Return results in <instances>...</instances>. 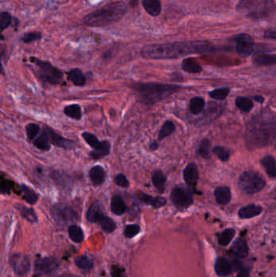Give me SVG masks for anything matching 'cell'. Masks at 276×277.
<instances>
[{"label":"cell","instance_id":"8992f818","mask_svg":"<svg viewBox=\"0 0 276 277\" xmlns=\"http://www.w3.org/2000/svg\"><path fill=\"white\" fill-rule=\"evenodd\" d=\"M240 189L247 194L259 192L266 186V181L259 173L256 171H246L239 179Z\"/></svg>","mask_w":276,"mask_h":277},{"label":"cell","instance_id":"7dc6e473","mask_svg":"<svg viewBox=\"0 0 276 277\" xmlns=\"http://www.w3.org/2000/svg\"><path fill=\"white\" fill-rule=\"evenodd\" d=\"M42 38V34L39 32H31V33H25L22 37V41L24 43H31L35 41L40 40Z\"/></svg>","mask_w":276,"mask_h":277},{"label":"cell","instance_id":"b9f144b4","mask_svg":"<svg viewBox=\"0 0 276 277\" xmlns=\"http://www.w3.org/2000/svg\"><path fill=\"white\" fill-rule=\"evenodd\" d=\"M82 137L85 140V142L87 143V145H89L90 147L92 148V149H97L99 146L100 144L102 141H100L97 139L96 135L93 134H91L89 132H84L82 134Z\"/></svg>","mask_w":276,"mask_h":277},{"label":"cell","instance_id":"d6a6232c","mask_svg":"<svg viewBox=\"0 0 276 277\" xmlns=\"http://www.w3.org/2000/svg\"><path fill=\"white\" fill-rule=\"evenodd\" d=\"M33 145L37 149L44 152H47L51 149L50 141L43 130L41 132L39 136L33 141Z\"/></svg>","mask_w":276,"mask_h":277},{"label":"cell","instance_id":"7a4b0ae2","mask_svg":"<svg viewBox=\"0 0 276 277\" xmlns=\"http://www.w3.org/2000/svg\"><path fill=\"white\" fill-rule=\"evenodd\" d=\"M139 102L152 106L163 101L180 89V86L160 83H135L131 86Z\"/></svg>","mask_w":276,"mask_h":277},{"label":"cell","instance_id":"484cf974","mask_svg":"<svg viewBox=\"0 0 276 277\" xmlns=\"http://www.w3.org/2000/svg\"><path fill=\"white\" fill-rule=\"evenodd\" d=\"M253 62L257 66H271L276 64V55L258 54L253 58Z\"/></svg>","mask_w":276,"mask_h":277},{"label":"cell","instance_id":"e575fe53","mask_svg":"<svg viewBox=\"0 0 276 277\" xmlns=\"http://www.w3.org/2000/svg\"><path fill=\"white\" fill-rule=\"evenodd\" d=\"M205 107V102L203 97H193L190 102V110L192 114H198L203 111Z\"/></svg>","mask_w":276,"mask_h":277},{"label":"cell","instance_id":"ac0fdd59","mask_svg":"<svg viewBox=\"0 0 276 277\" xmlns=\"http://www.w3.org/2000/svg\"><path fill=\"white\" fill-rule=\"evenodd\" d=\"M183 178L187 185L194 186L198 179V167L194 163H191L183 171Z\"/></svg>","mask_w":276,"mask_h":277},{"label":"cell","instance_id":"11a10c76","mask_svg":"<svg viewBox=\"0 0 276 277\" xmlns=\"http://www.w3.org/2000/svg\"><path fill=\"white\" fill-rule=\"evenodd\" d=\"M254 98H255V99L256 100L257 102H260V103H262V102H263V101H264L263 97H259V96H255V97H254Z\"/></svg>","mask_w":276,"mask_h":277},{"label":"cell","instance_id":"1f68e13d","mask_svg":"<svg viewBox=\"0 0 276 277\" xmlns=\"http://www.w3.org/2000/svg\"><path fill=\"white\" fill-rule=\"evenodd\" d=\"M64 114L75 120H81L82 118V110L80 105L73 104L66 106L64 109Z\"/></svg>","mask_w":276,"mask_h":277},{"label":"cell","instance_id":"7c38bea8","mask_svg":"<svg viewBox=\"0 0 276 277\" xmlns=\"http://www.w3.org/2000/svg\"><path fill=\"white\" fill-rule=\"evenodd\" d=\"M255 41L249 34H240L236 38V51L241 57L250 56L254 51Z\"/></svg>","mask_w":276,"mask_h":277},{"label":"cell","instance_id":"d4e9b609","mask_svg":"<svg viewBox=\"0 0 276 277\" xmlns=\"http://www.w3.org/2000/svg\"><path fill=\"white\" fill-rule=\"evenodd\" d=\"M166 181H167V178H166V174L163 173V171L156 170L152 173L151 182L153 183L154 187H156L160 193H163L165 192Z\"/></svg>","mask_w":276,"mask_h":277},{"label":"cell","instance_id":"f35d334b","mask_svg":"<svg viewBox=\"0 0 276 277\" xmlns=\"http://www.w3.org/2000/svg\"><path fill=\"white\" fill-rule=\"evenodd\" d=\"M25 130H26L28 140L33 142L39 136L41 128L38 124L28 123V125L26 126V128H25Z\"/></svg>","mask_w":276,"mask_h":277},{"label":"cell","instance_id":"d6986e66","mask_svg":"<svg viewBox=\"0 0 276 277\" xmlns=\"http://www.w3.org/2000/svg\"><path fill=\"white\" fill-rule=\"evenodd\" d=\"M263 211L261 206H257L255 204H250L247 206L241 208L238 212L239 217L241 219H250L259 215Z\"/></svg>","mask_w":276,"mask_h":277},{"label":"cell","instance_id":"f6af8a7d","mask_svg":"<svg viewBox=\"0 0 276 277\" xmlns=\"http://www.w3.org/2000/svg\"><path fill=\"white\" fill-rule=\"evenodd\" d=\"M213 152L222 161H227L230 157V152L229 150L221 146L214 148Z\"/></svg>","mask_w":276,"mask_h":277},{"label":"cell","instance_id":"f907efd6","mask_svg":"<svg viewBox=\"0 0 276 277\" xmlns=\"http://www.w3.org/2000/svg\"><path fill=\"white\" fill-rule=\"evenodd\" d=\"M111 277H127L126 275L125 271L120 267H116L111 272Z\"/></svg>","mask_w":276,"mask_h":277},{"label":"cell","instance_id":"7402d4cb","mask_svg":"<svg viewBox=\"0 0 276 277\" xmlns=\"http://www.w3.org/2000/svg\"><path fill=\"white\" fill-rule=\"evenodd\" d=\"M15 209L20 212L22 217L24 218L28 222L36 224L38 222V215L36 214L34 209L28 208L21 204H16Z\"/></svg>","mask_w":276,"mask_h":277},{"label":"cell","instance_id":"9a60e30c","mask_svg":"<svg viewBox=\"0 0 276 277\" xmlns=\"http://www.w3.org/2000/svg\"><path fill=\"white\" fill-rule=\"evenodd\" d=\"M105 216L106 214L104 213L102 204H100L99 202H95L91 204L86 215L87 220L89 222L98 223V224L102 221Z\"/></svg>","mask_w":276,"mask_h":277},{"label":"cell","instance_id":"f5cc1de1","mask_svg":"<svg viewBox=\"0 0 276 277\" xmlns=\"http://www.w3.org/2000/svg\"><path fill=\"white\" fill-rule=\"evenodd\" d=\"M250 277V268H243L241 270L238 271V273L236 275V277Z\"/></svg>","mask_w":276,"mask_h":277},{"label":"cell","instance_id":"277c9868","mask_svg":"<svg viewBox=\"0 0 276 277\" xmlns=\"http://www.w3.org/2000/svg\"><path fill=\"white\" fill-rule=\"evenodd\" d=\"M240 13L253 19H260L269 16L276 10L274 0H241L236 5Z\"/></svg>","mask_w":276,"mask_h":277},{"label":"cell","instance_id":"3957f363","mask_svg":"<svg viewBox=\"0 0 276 277\" xmlns=\"http://www.w3.org/2000/svg\"><path fill=\"white\" fill-rule=\"evenodd\" d=\"M127 10V4L123 1L111 2L87 15L84 21L88 26H107L120 21L126 14Z\"/></svg>","mask_w":276,"mask_h":277},{"label":"cell","instance_id":"ab89813d","mask_svg":"<svg viewBox=\"0 0 276 277\" xmlns=\"http://www.w3.org/2000/svg\"><path fill=\"white\" fill-rule=\"evenodd\" d=\"M99 225H101L102 230H103L104 232L106 233V234L113 233V231L116 230V228H117V225H116V223L113 221V219L109 217V216L106 215L102 219V221L99 223Z\"/></svg>","mask_w":276,"mask_h":277},{"label":"cell","instance_id":"6da1fadb","mask_svg":"<svg viewBox=\"0 0 276 277\" xmlns=\"http://www.w3.org/2000/svg\"><path fill=\"white\" fill-rule=\"evenodd\" d=\"M212 50L204 42H178L166 44H151L142 48L141 56L149 60H173Z\"/></svg>","mask_w":276,"mask_h":277},{"label":"cell","instance_id":"2e32d148","mask_svg":"<svg viewBox=\"0 0 276 277\" xmlns=\"http://www.w3.org/2000/svg\"><path fill=\"white\" fill-rule=\"evenodd\" d=\"M248 243L246 239L244 238H238L234 242V244L231 247V252L234 254V256L237 258H244L247 257L249 255Z\"/></svg>","mask_w":276,"mask_h":277},{"label":"cell","instance_id":"f546056e","mask_svg":"<svg viewBox=\"0 0 276 277\" xmlns=\"http://www.w3.org/2000/svg\"><path fill=\"white\" fill-rule=\"evenodd\" d=\"M69 81L76 86H84L86 84V78L81 70L78 68L71 69L67 73Z\"/></svg>","mask_w":276,"mask_h":277},{"label":"cell","instance_id":"f1b7e54d","mask_svg":"<svg viewBox=\"0 0 276 277\" xmlns=\"http://www.w3.org/2000/svg\"><path fill=\"white\" fill-rule=\"evenodd\" d=\"M182 67L183 71L188 73L198 74L203 71V68L200 64L192 58H187L183 60L182 64Z\"/></svg>","mask_w":276,"mask_h":277},{"label":"cell","instance_id":"7bdbcfd3","mask_svg":"<svg viewBox=\"0 0 276 277\" xmlns=\"http://www.w3.org/2000/svg\"><path fill=\"white\" fill-rule=\"evenodd\" d=\"M229 92H230V88L224 87V88H217V89L212 91L210 92V97L213 99L224 100L229 96Z\"/></svg>","mask_w":276,"mask_h":277},{"label":"cell","instance_id":"4316f807","mask_svg":"<svg viewBox=\"0 0 276 277\" xmlns=\"http://www.w3.org/2000/svg\"><path fill=\"white\" fill-rule=\"evenodd\" d=\"M261 164L271 178H276V160L274 156L267 155L261 161Z\"/></svg>","mask_w":276,"mask_h":277},{"label":"cell","instance_id":"4fadbf2b","mask_svg":"<svg viewBox=\"0 0 276 277\" xmlns=\"http://www.w3.org/2000/svg\"><path fill=\"white\" fill-rule=\"evenodd\" d=\"M239 268L238 261L231 263L227 258L219 257L215 263V273L219 277H227L231 275L234 272H237Z\"/></svg>","mask_w":276,"mask_h":277},{"label":"cell","instance_id":"52a82bcc","mask_svg":"<svg viewBox=\"0 0 276 277\" xmlns=\"http://www.w3.org/2000/svg\"><path fill=\"white\" fill-rule=\"evenodd\" d=\"M59 260L54 257H42L34 262V274L38 277L50 276L59 268Z\"/></svg>","mask_w":276,"mask_h":277},{"label":"cell","instance_id":"5b68a950","mask_svg":"<svg viewBox=\"0 0 276 277\" xmlns=\"http://www.w3.org/2000/svg\"><path fill=\"white\" fill-rule=\"evenodd\" d=\"M30 61L37 66L38 76L42 81L54 85L64 83V73L49 62L42 61L35 57H31Z\"/></svg>","mask_w":276,"mask_h":277},{"label":"cell","instance_id":"5bb4252c","mask_svg":"<svg viewBox=\"0 0 276 277\" xmlns=\"http://www.w3.org/2000/svg\"><path fill=\"white\" fill-rule=\"evenodd\" d=\"M137 198L139 201L146 205H150L155 209H160L165 206L167 204V200L164 197H154L150 194H146L143 192H139L137 193Z\"/></svg>","mask_w":276,"mask_h":277},{"label":"cell","instance_id":"bcb514c9","mask_svg":"<svg viewBox=\"0 0 276 277\" xmlns=\"http://www.w3.org/2000/svg\"><path fill=\"white\" fill-rule=\"evenodd\" d=\"M12 21L11 15L7 12H3L0 15V24H1V31L4 30L9 26Z\"/></svg>","mask_w":276,"mask_h":277},{"label":"cell","instance_id":"4dcf8cb0","mask_svg":"<svg viewBox=\"0 0 276 277\" xmlns=\"http://www.w3.org/2000/svg\"><path fill=\"white\" fill-rule=\"evenodd\" d=\"M68 234L71 241L76 243H81L85 239L83 230L78 225H70L68 228Z\"/></svg>","mask_w":276,"mask_h":277},{"label":"cell","instance_id":"ffe728a7","mask_svg":"<svg viewBox=\"0 0 276 277\" xmlns=\"http://www.w3.org/2000/svg\"><path fill=\"white\" fill-rule=\"evenodd\" d=\"M231 190L226 186L218 187L215 190V197L218 204L226 205L231 201Z\"/></svg>","mask_w":276,"mask_h":277},{"label":"cell","instance_id":"60d3db41","mask_svg":"<svg viewBox=\"0 0 276 277\" xmlns=\"http://www.w3.org/2000/svg\"><path fill=\"white\" fill-rule=\"evenodd\" d=\"M211 142L208 140H202L198 146V154L203 158H210L211 156Z\"/></svg>","mask_w":276,"mask_h":277},{"label":"cell","instance_id":"8d00e7d4","mask_svg":"<svg viewBox=\"0 0 276 277\" xmlns=\"http://www.w3.org/2000/svg\"><path fill=\"white\" fill-rule=\"evenodd\" d=\"M75 263L76 267L81 270L89 271L93 267V262L87 256H78L75 258Z\"/></svg>","mask_w":276,"mask_h":277},{"label":"cell","instance_id":"836d02e7","mask_svg":"<svg viewBox=\"0 0 276 277\" xmlns=\"http://www.w3.org/2000/svg\"><path fill=\"white\" fill-rule=\"evenodd\" d=\"M236 231L234 229H227L218 234V242L222 246H227L234 239Z\"/></svg>","mask_w":276,"mask_h":277},{"label":"cell","instance_id":"8fae6325","mask_svg":"<svg viewBox=\"0 0 276 277\" xmlns=\"http://www.w3.org/2000/svg\"><path fill=\"white\" fill-rule=\"evenodd\" d=\"M42 130L45 133L50 144H52L56 147L61 148V149L66 150L72 149L76 147V144L72 140L63 137L61 135L55 132L52 128H49V127H44Z\"/></svg>","mask_w":276,"mask_h":277},{"label":"cell","instance_id":"db71d44e","mask_svg":"<svg viewBox=\"0 0 276 277\" xmlns=\"http://www.w3.org/2000/svg\"><path fill=\"white\" fill-rule=\"evenodd\" d=\"M158 148V143H157V141H156V140H154V141H152V142L149 145V149H150L151 151H156V150H157Z\"/></svg>","mask_w":276,"mask_h":277},{"label":"cell","instance_id":"e0dca14e","mask_svg":"<svg viewBox=\"0 0 276 277\" xmlns=\"http://www.w3.org/2000/svg\"><path fill=\"white\" fill-rule=\"evenodd\" d=\"M89 178L95 186H101L103 184L106 178V172L101 166H95L90 169Z\"/></svg>","mask_w":276,"mask_h":277},{"label":"cell","instance_id":"cb8c5ba5","mask_svg":"<svg viewBox=\"0 0 276 277\" xmlns=\"http://www.w3.org/2000/svg\"><path fill=\"white\" fill-rule=\"evenodd\" d=\"M143 7L151 17H157L161 14V2L160 0H143Z\"/></svg>","mask_w":276,"mask_h":277},{"label":"cell","instance_id":"ba28073f","mask_svg":"<svg viewBox=\"0 0 276 277\" xmlns=\"http://www.w3.org/2000/svg\"><path fill=\"white\" fill-rule=\"evenodd\" d=\"M170 199L177 209H185L193 204V197L188 190L182 187L173 188L170 194Z\"/></svg>","mask_w":276,"mask_h":277},{"label":"cell","instance_id":"816d5d0a","mask_svg":"<svg viewBox=\"0 0 276 277\" xmlns=\"http://www.w3.org/2000/svg\"><path fill=\"white\" fill-rule=\"evenodd\" d=\"M265 38L271 40H276V29H269L265 33Z\"/></svg>","mask_w":276,"mask_h":277},{"label":"cell","instance_id":"44dd1931","mask_svg":"<svg viewBox=\"0 0 276 277\" xmlns=\"http://www.w3.org/2000/svg\"><path fill=\"white\" fill-rule=\"evenodd\" d=\"M110 144L109 141H102L99 146L92 150L90 152L89 156L93 160H100L104 158L105 156H108L110 153Z\"/></svg>","mask_w":276,"mask_h":277},{"label":"cell","instance_id":"681fc988","mask_svg":"<svg viewBox=\"0 0 276 277\" xmlns=\"http://www.w3.org/2000/svg\"><path fill=\"white\" fill-rule=\"evenodd\" d=\"M14 183L2 177L1 178V193L2 194H9L10 191L12 189Z\"/></svg>","mask_w":276,"mask_h":277},{"label":"cell","instance_id":"c3c4849f","mask_svg":"<svg viewBox=\"0 0 276 277\" xmlns=\"http://www.w3.org/2000/svg\"><path fill=\"white\" fill-rule=\"evenodd\" d=\"M113 182L117 186L123 188H127L130 186V182L123 173H118V175H116Z\"/></svg>","mask_w":276,"mask_h":277},{"label":"cell","instance_id":"ee69618b","mask_svg":"<svg viewBox=\"0 0 276 277\" xmlns=\"http://www.w3.org/2000/svg\"><path fill=\"white\" fill-rule=\"evenodd\" d=\"M140 226L137 224H132V225H127L124 230V236L127 238H133L136 235L139 234L140 232Z\"/></svg>","mask_w":276,"mask_h":277},{"label":"cell","instance_id":"83f0119b","mask_svg":"<svg viewBox=\"0 0 276 277\" xmlns=\"http://www.w3.org/2000/svg\"><path fill=\"white\" fill-rule=\"evenodd\" d=\"M20 192L22 194V198L28 203V204H35L38 201L39 196L33 190L31 189L26 185L21 184L19 187Z\"/></svg>","mask_w":276,"mask_h":277},{"label":"cell","instance_id":"74e56055","mask_svg":"<svg viewBox=\"0 0 276 277\" xmlns=\"http://www.w3.org/2000/svg\"><path fill=\"white\" fill-rule=\"evenodd\" d=\"M236 105L238 109L244 112H250L254 107V103L248 97H236Z\"/></svg>","mask_w":276,"mask_h":277},{"label":"cell","instance_id":"603a6c76","mask_svg":"<svg viewBox=\"0 0 276 277\" xmlns=\"http://www.w3.org/2000/svg\"><path fill=\"white\" fill-rule=\"evenodd\" d=\"M111 211L117 215H122L127 211V207L120 195H114L111 199Z\"/></svg>","mask_w":276,"mask_h":277},{"label":"cell","instance_id":"30bf717a","mask_svg":"<svg viewBox=\"0 0 276 277\" xmlns=\"http://www.w3.org/2000/svg\"><path fill=\"white\" fill-rule=\"evenodd\" d=\"M52 215L55 220L59 223L66 224L74 222L77 220L78 215L71 207L64 204H57L53 207Z\"/></svg>","mask_w":276,"mask_h":277},{"label":"cell","instance_id":"9f6ffc18","mask_svg":"<svg viewBox=\"0 0 276 277\" xmlns=\"http://www.w3.org/2000/svg\"><path fill=\"white\" fill-rule=\"evenodd\" d=\"M59 277H80L77 276L72 275V274H65V275L60 276Z\"/></svg>","mask_w":276,"mask_h":277},{"label":"cell","instance_id":"9c48e42d","mask_svg":"<svg viewBox=\"0 0 276 277\" xmlns=\"http://www.w3.org/2000/svg\"><path fill=\"white\" fill-rule=\"evenodd\" d=\"M9 264L15 273L19 277L26 275L30 271V260L24 254H13L9 258Z\"/></svg>","mask_w":276,"mask_h":277},{"label":"cell","instance_id":"d590c367","mask_svg":"<svg viewBox=\"0 0 276 277\" xmlns=\"http://www.w3.org/2000/svg\"><path fill=\"white\" fill-rule=\"evenodd\" d=\"M175 130H176V128H175L174 123L171 121H166L161 127L160 132H159V141H161L165 138L172 135V133L174 132Z\"/></svg>","mask_w":276,"mask_h":277}]
</instances>
